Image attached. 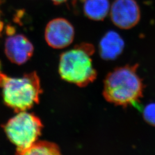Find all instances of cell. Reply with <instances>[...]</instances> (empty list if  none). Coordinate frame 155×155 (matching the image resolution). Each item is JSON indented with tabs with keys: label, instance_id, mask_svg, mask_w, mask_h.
<instances>
[{
	"label": "cell",
	"instance_id": "3957f363",
	"mask_svg": "<svg viewBox=\"0 0 155 155\" xmlns=\"http://www.w3.org/2000/svg\"><path fill=\"white\" fill-rule=\"evenodd\" d=\"M2 87L6 105L16 113L25 111L39 104V97L42 93L36 72L26 74L21 78L8 77Z\"/></svg>",
	"mask_w": 155,
	"mask_h": 155
},
{
	"label": "cell",
	"instance_id": "9a60e30c",
	"mask_svg": "<svg viewBox=\"0 0 155 155\" xmlns=\"http://www.w3.org/2000/svg\"><path fill=\"white\" fill-rule=\"evenodd\" d=\"M3 27H4V25H3V23L1 22V21H0V33H1V32H2V31Z\"/></svg>",
	"mask_w": 155,
	"mask_h": 155
},
{
	"label": "cell",
	"instance_id": "277c9868",
	"mask_svg": "<svg viewBox=\"0 0 155 155\" xmlns=\"http://www.w3.org/2000/svg\"><path fill=\"white\" fill-rule=\"evenodd\" d=\"M43 124L38 117L25 111L18 113L4 126L6 134L17 150L27 148L41 134Z\"/></svg>",
	"mask_w": 155,
	"mask_h": 155
},
{
	"label": "cell",
	"instance_id": "9c48e42d",
	"mask_svg": "<svg viewBox=\"0 0 155 155\" xmlns=\"http://www.w3.org/2000/svg\"><path fill=\"white\" fill-rule=\"evenodd\" d=\"M110 9L109 0H85L83 11L86 16L94 21L103 20Z\"/></svg>",
	"mask_w": 155,
	"mask_h": 155
},
{
	"label": "cell",
	"instance_id": "30bf717a",
	"mask_svg": "<svg viewBox=\"0 0 155 155\" xmlns=\"http://www.w3.org/2000/svg\"><path fill=\"white\" fill-rule=\"evenodd\" d=\"M18 155H57L61 154L58 146L53 143L46 141H36L27 148L17 150Z\"/></svg>",
	"mask_w": 155,
	"mask_h": 155
},
{
	"label": "cell",
	"instance_id": "6da1fadb",
	"mask_svg": "<svg viewBox=\"0 0 155 155\" xmlns=\"http://www.w3.org/2000/svg\"><path fill=\"white\" fill-rule=\"evenodd\" d=\"M137 65L114 69L106 77L103 94L106 100L117 105L138 104L143 92V83L137 74Z\"/></svg>",
	"mask_w": 155,
	"mask_h": 155
},
{
	"label": "cell",
	"instance_id": "52a82bcc",
	"mask_svg": "<svg viewBox=\"0 0 155 155\" xmlns=\"http://www.w3.org/2000/svg\"><path fill=\"white\" fill-rule=\"evenodd\" d=\"M33 45L22 35L10 36L6 40L5 52L11 61L17 64L26 63L33 55Z\"/></svg>",
	"mask_w": 155,
	"mask_h": 155
},
{
	"label": "cell",
	"instance_id": "5b68a950",
	"mask_svg": "<svg viewBox=\"0 0 155 155\" xmlns=\"http://www.w3.org/2000/svg\"><path fill=\"white\" fill-rule=\"evenodd\" d=\"M110 17L117 27L128 29L139 23L141 11L136 0H115L111 6Z\"/></svg>",
	"mask_w": 155,
	"mask_h": 155
},
{
	"label": "cell",
	"instance_id": "7c38bea8",
	"mask_svg": "<svg viewBox=\"0 0 155 155\" xmlns=\"http://www.w3.org/2000/svg\"><path fill=\"white\" fill-rule=\"evenodd\" d=\"M8 78V77H7L6 75L0 72V86L1 87H2V86L5 83Z\"/></svg>",
	"mask_w": 155,
	"mask_h": 155
},
{
	"label": "cell",
	"instance_id": "7a4b0ae2",
	"mask_svg": "<svg viewBox=\"0 0 155 155\" xmlns=\"http://www.w3.org/2000/svg\"><path fill=\"white\" fill-rule=\"evenodd\" d=\"M94 48L92 45L82 44L63 52L60 57L59 72L68 82L84 87L97 77L92 59Z\"/></svg>",
	"mask_w": 155,
	"mask_h": 155
},
{
	"label": "cell",
	"instance_id": "5bb4252c",
	"mask_svg": "<svg viewBox=\"0 0 155 155\" xmlns=\"http://www.w3.org/2000/svg\"><path fill=\"white\" fill-rule=\"evenodd\" d=\"M55 4H61L62 3L66 2L67 0H51Z\"/></svg>",
	"mask_w": 155,
	"mask_h": 155
},
{
	"label": "cell",
	"instance_id": "ba28073f",
	"mask_svg": "<svg viewBox=\"0 0 155 155\" xmlns=\"http://www.w3.org/2000/svg\"><path fill=\"white\" fill-rule=\"evenodd\" d=\"M124 46V41L118 33L114 31H108L100 41V55L105 60L116 59L121 54Z\"/></svg>",
	"mask_w": 155,
	"mask_h": 155
},
{
	"label": "cell",
	"instance_id": "8992f818",
	"mask_svg": "<svg viewBox=\"0 0 155 155\" xmlns=\"http://www.w3.org/2000/svg\"><path fill=\"white\" fill-rule=\"evenodd\" d=\"M75 36V30L71 22L63 18L52 20L47 25L45 39L53 48L61 49L71 45Z\"/></svg>",
	"mask_w": 155,
	"mask_h": 155
},
{
	"label": "cell",
	"instance_id": "4fadbf2b",
	"mask_svg": "<svg viewBox=\"0 0 155 155\" xmlns=\"http://www.w3.org/2000/svg\"><path fill=\"white\" fill-rule=\"evenodd\" d=\"M6 33L9 36H12L15 33V29L12 27H8L6 28Z\"/></svg>",
	"mask_w": 155,
	"mask_h": 155
},
{
	"label": "cell",
	"instance_id": "8fae6325",
	"mask_svg": "<svg viewBox=\"0 0 155 155\" xmlns=\"http://www.w3.org/2000/svg\"><path fill=\"white\" fill-rule=\"evenodd\" d=\"M143 114L146 122L155 126V103H150L146 106L144 107Z\"/></svg>",
	"mask_w": 155,
	"mask_h": 155
}]
</instances>
